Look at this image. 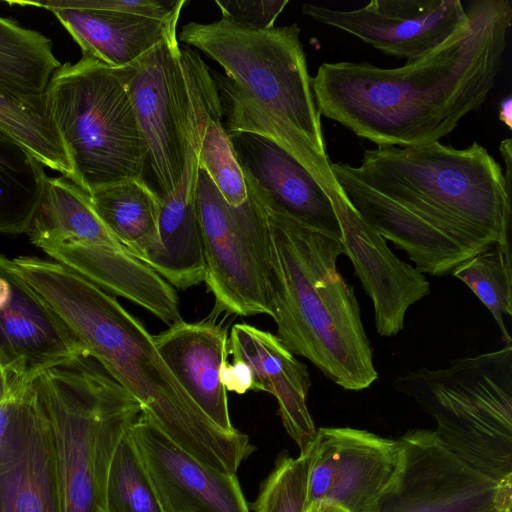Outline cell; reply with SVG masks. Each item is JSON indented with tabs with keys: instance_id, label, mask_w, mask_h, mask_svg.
Here are the masks:
<instances>
[{
	"instance_id": "6da1fadb",
	"label": "cell",
	"mask_w": 512,
	"mask_h": 512,
	"mask_svg": "<svg viewBox=\"0 0 512 512\" xmlns=\"http://www.w3.org/2000/svg\"><path fill=\"white\" fill-rule=\"evenodd\" d=\"M477 142L377 146L357 167L331 163L355 211L403 250L420 273L441 277L497 243H511L512 162Z\"/></svg>"
},
{
	"instance_id": "7a4b0ae2",
	"label": "cell",
	"mask_w": 512,
	"mask_h": 512,
	"mask_svg": "<svg viewBox=\"0 0 512 512\" xmlns=\"http://www.w3.org/2000/svg\"><path fill=\"white\" fill-rule=\"evenodd\" d=\"M466 11L461 31L401 67L321 64L312 77L320 115L377 146L439 142L486 101L507 47L510 0H477Z\"/></svg>"
},
{
	"instance_id": "3957f363",
	"label": "cell",
	"mask_w": 512,
	"mask_h": 512,
	"mask_svg": "<svg viewBox=\"0 0 512 512\" xmlns=\"http://www.w3.org/2000/svg\"><path fill=\"white\" fill-rule=\"evenodd\" d=\"M13 262L86 355L140 403L155 428L200 462L236 474L254 451L248 436L220 429L202 412L162 359L153 336L111 294L54 260L19 256Z\"/></svg>"
},
{
	"instance_id": "277c9868",
	"label": "cell",
	"mask_w": 512,
	"mask_h": 512,
	"mask_svg": "<svg viewBox=\"0 0 512 512\" xmlns=\"http://www.w3.org/2000/svg\"><path fill=\"white\" fill-rule=\"evenodd\" d=\"M263 207L270 229L263 273L277 337L340 387H370L378 373L354 289L337 269L341 241Z\"/></svg>"
},
{
	"instance_id": "5b68a950",
	"label": "cell",
	"mask_w": 512,
	"mask_h": 512,
	"mask_svg": "<svg viewBox=\"0 0 512 512\" xmlns=\"http://www.w3.org/2000/svg\"><path fill=\"white\" fill-rule=\"evenodd\" d=\"M32 383L57 444L61 512H105L108 463L142 413L140 403L88 356L47 369Z\"/></svg>"
},
{
	"instance_id": "8992f818",
	"label": "cell",
	"mask_w": 512,
	"mask_h": 512,
	"mask_svg": "<svg viewBox=\"0 0 512 512\" xmlns=\"http://www.w3.org/2000/svg\"><path fill=\"white\" fill-rule=\"evenodd\" d=\"M393 387L436 421L441 445L495 480H512V345L408 371Z\"/></svg>"
},
{
	"instance_id": "52a82bcc",
	"label": "cell",
	"mask_w": 512,
	"mask_h": 512,
	"mask_svg": "<svg viewBox=\"0 0 512 512\" xmlns=\"http://www.w3.org/2000/svg\"><path fill=\"white\" fill-rule=\"evenodd\" d=\"M127 68L82 57L61 64L45 94L70 163L69 179L88 194L141 180L143 148L127 89Z\"/></svg>"
},
{
	"instance_id": "ba28073f",
	"label": "cell",
	"mask_w": 512,
	"mask_h": 512,
	"mask_svg": "<svg viewBox=\"0 0 512 512\" xmlns=\"http://www.w3.org/2000/svg\"><path fill=\"white\" fill-rule=\"evenodd\" d=\"M300 32L296 23L259 30L221 17L185 24L178 41L217 62L239 89L328 156Z\"/></svg>"
},
{
	"instance_id": "9c48e42d",
	"label": "cell",
	"mask_w": 512,
	"mask_h": 512,
	"mask_svg": "<svg viewBox=\"0 0 512 512\" xmlns=\"http://www.w3.org/2000/svg\"><path fill=\"white\" fill-rule=\"evenodd\" d=\"M126 81L142 141L141 181L161 203L180 180L191 124L177 32L128 67Z\"/></svg>"
},
{
	"instance_id": "30bf717a",
	"label": "cell",
	"mask_w": 512,
	"mask_h": 512,
	"mask_svg": "<svg viewBox=\"0 0 512 512\" xmlns=\"http://www.w3.org/2000/svg\"><path fill=\"white\" fill-rule=\"evenodd\" d=\"M398 441V471L371 512H512V480L471 468L433 431L409 430Z\"/></svg>"
},
{
	"instance_id": "8fae6325",
	"label": "cell",
	"mask_w": 512,
	"mask_h": 512,
	"mask_svg": "<svg viewBox=\"0 0 512 512\" xmlns=\"http://www.w3.org/2000/svg\"><path fill=\"white\" fill-rule=\"evenodd\" d=\"M196 206L207 265L205 283L220 313L251 316L272 310L266 282L247 234L249 205H229L199 168Z\"/></svg>"
},
{
	"instance_id": "7c38bea8",
	"label": "cell",
	"mask_w": 512,
	"mask_h": 512,
	"mask_svg": "<svg viewBox=\"0 0 512 512\" xmlns=\"http://www.w3.org/2000/svg\"><path fill=\"white\" fill-rule=\"evenodd\" d=\"M0 512H61L57 444L32 382L0 405Z\"/></svg>"
},
{
	"instance_id": "4fadbf2b",
	"label": "cell",
	"mask_w": 512,
	"mask_h": 512,
	"mask_svg": "<svg viewBox=\"0 0 512 512\" xmlns=\"http://www.w3.org/2000/svg\"><path fill=\"white\" fill-rule=\"evenodd\" d=\"M302 12L407 61L435 50L468 23L459 0H372L355 10L304 3Z\"/></svg>"
},
{
	"instance_id": "5bb4252c",
	"label": "cell",
	"mask_w": 512,
	"mask_h": 512,
	"mask_svg": "<svg viewBox=\"0 0 512 512\" xmlns=\"http://www.w3.org/2000/svg\"><path fill=\"white\" fill-rule=\"evenodd\" d=\"M226 131L246 186L267 209L341 240L331 198L292 155L256 133Z\"/></svg>"
},
{
	"instance_id": "9a60e30c",
	"label": "cell",
	"mask_w": 512,
	"mask_h": 512,
	"mask_svg": "<svg viewBox=\"0 0 512 512\" xmlns=\"http://www.w3.org/2000/svg\"><path fill=\"white\" fill-rule=\"evenodd\" d=\"M128 434L164 512H250L236 474L200 462L142 413Z\"/></svg>"
},
{
	"instance_id": "2e32d148",
	"label": "cell",
	"mask_w": 512,
	"mask_h": 512,
	"mask_svg": "<svg viewBox=\"0 0 512 512\" xmlns=\"http://www.w3.org/2000/svg\"><path fill=\"white\" fill-rule=\"evenodd\" d=\"M341 230L343 253L374 307L380 336H395L408 308L430 293L424 274L400 260L386 240L355 211L345 197L333 203Z\"/></svg>"
},
{
	"instance_id": "e0dca14e",
	"label": "cell",
	"mask_w": 512,
	"mask_h": 512,
	"mask_svg": "<svg viewBox=\"0 0 512 512\" xmlns=\"http://www.w3.org/2000/svg\"><path fill=\"white\" fill-rule=\"evenodd\" d=\"M10 292L0 305V361L26 382L43 371L87 356L58 315L0 254Z\"/></svg>"
},
{
	"instance_id": "ac0fdd59",
	"label": "cell",
	"mask_w": 512,
	"mask_h": 512,
	"mask_svg": "<svg viewBox=\"0 0 512 512\" xmlns=\"http://www.w3.org/2000/svg\"><path fill=\"white\" fill-rule=\"evenodd\" d=\"M233 361L246 364L252 374V388L272 394L278 403L282 423L300 449L309 451L316 428L307 407L311 386L306 365L301 363L277 335L247 323L235 324L228 338Z\"/></svg>"
},
{
	"instance_id": "d6986e66",
	"label": "cell",
	"mask_w": 512,
	"mask_h": 512,
	"mask_svg": "<svg viewBox=\"0 0 512 512\" xmlns=\"http://www.w3.org/2000/svg\"><path fill=\"white\" fill-rule=\"evenodd\" d=\"M215 318L182 320L153 338L162 359L202 412L220 429L234 432L220 376L229 354L228 332Z\"/></svg>"
},
{
	"instance_id": "ffe728a7",
	"label": "cell",
	"mask_w": 512,
	"mask_h": 512,
	"mask_svg": "<svg viewBox=\"0 0 512 512\" xmlns=\"http://www.w3.org/2000/svg\"><path fill=\"white\" fill-rule=\"evenodd\" d=\"M40 249L105 292L148 310L168 326L182 321L174 287L129 251L82 244H50Z\"/></svg>"
},
{
	"instance_id": "44dd1931",
	"label": "cell",
	"mask_w": 512,
	"mask_h": 512,
	"mask_svg": "<svg viewBox=\"0 0 512 512\" xmlns=\"http://www.w3.org/2000/svg\"><path fill=\"white\" fill-rule=\"evenodd\" d=\"M181 64L199 168L207 173L229 205L240 206L248 199V190L223 124L222 105L211 69L191 48H181Z\"/></svg>"
},
{
	"instance_id": "7402d4cb",
	"label": "cell",
	"mask_w": 512,
	"mask_h": 512,
	"mask_svg": "<svg viewBox=\"0 0 512 512\" xmlns=\"http://www.w3.org/2000/svg\"><path fill=\"white\" fill-rule=\"evenodd\" d=\"M198 172V150L190 139L180 180L161 202L160 253L148 264L170 285L182 290L204 282L207 272L196 206Z\"/></svg>"
},
{
	"instance_id": "603a6c76",
	"label": "cell",
	"mask_w": 512,
	"mask_h": 512,
	"mask_svg": "<svg viewBox=\"0 0 512 512\" xmlns=\"http://www.w3.org/2000/svg\"><path fill=\"white\" fill-rule=\"evenodd\" d=\"M51 12L79 45L82 57L121 69L135 65L177 32L181 10L166 19L93 9L63 8Z\"/></svg>"
},
{
	"instance_id": "cb8c5ba5",
	"label": "cell",
	"mask_w": 512,
	"mask_h": 512,
	"mask_svg": "<svg viewBox=\"0 0 512 512\" xmlns=\"http://www.w3.org/2000/svg\"><path fill=\"white\" fill-rule=\"evenodd\" d=\"M337 434V469L322 503L347 512H371L396 476L400 443L398 439L349 427L337 428Z\"/></svg>"
},
{
	"instance_id": "d4e9b609",
	"label": "cell",
	"mask_w": 512,
	"mask_h": 512,
	"mask_svg": "<svg viewBox=\"0 0 512 512\" xmlns=\"http://www.w3.org/2000/svg\"><path fill=\"white\" fill-rule=\"evenodd\" d=\"M27 235L39 248L82 244L128 251L104 225L90 195L65 176L45 179Z\"/></svg>"
},
{
	"instance_id": "484cf974",
	"label": "cell",
	"mask_w": 512,
	"mask_h": 512,
	"mask_svg": "<svg viewBox=\"0 0 512 512\" xmlns=\"http://www.w3.org/2000/svg\"><path fill=\"white\" fill-rule=\"evenodd\" d=\"M211 72L217 84L226 130L252 132L273 141L319 182L333 203L344 197L328 156L319 154L299 131L244 93L225 75Z\"/></svg>"
},
{
	"instance_id": "4316f807",
	"label": "cell",
	"mask_w": 512,
	"mask_h": 512,
	"mask_svg": "<svg viewBox=\"0 0 512 512\" xmlns=\"http://www.w3.org/2000/svg\"><path fill=\"white\" fill-rule=\"evenodd\" d=\"M92 205L112 235L147 265L160 253L161 203L141 180H126L91 194Z\"/></svg>"
},
{
	"instance_id": "83f0119b",
	"label": "cell",
	"mask_w": 512,
	"mask_h": 512,
	"mask_svg": "<svg viewBox=\"0 0 512 512\" xmlns=\"http://www.w3.org/2000/svg\"><path fill=\"white\" fill-rule=\"evenodd\" d=\"M60 66L49 38L0 16L1 92L29 104H45L50 80Z\"/></svg>"
},
{
	"instance_id": "f1b7e54d",
	"label": "cell",
	"mask_w": 512,
	"mask_h": 512,
	"mask_svg": "<svg viewBox=\"0 0 512 512\" xmlns=\"http://www.w3.org/2000/svg\"><path fill=\"white\" fill-rule=\"evenodd\" d=\"M43 167L0 131V234L27 233L47 178Z\"/></svg>"
},
{
	"instance_id": "f546056e",
	"label": "cell",
	"mask_w": 512,
	"mask_h": 512,
	"mask_svg": "<svg viewBox=\"0 0 512 512\" xmlns=\"http://www.w3.org/2000/svg\"><path fill=\"white\" fill-rule=\"evenodd\" d=\"M0 131L43 166L70 178V163L46 103L29 104L0 91Z\"/></svg>"
},
{
	"instance_id": "4dcf8cb0",
	"label": "cell",
	"mask_w": 512,
	"mask_h": 512,
	"mask_svg": "<svg viewBox=\"0 0 512 512\" xmlns=\"http://www.w3.org/2000/svg\"><path fill=\"white\" fill-rule=\"evenodd\" d=\"M452 276L465 283L491 312L506 345L512 338L504 318L512 316L511 243H497L458 266Z\"/></svg>"
},
{
	"instance_id": "1f68e13d",
	"label": "cell",
	"mask_w": 512,
	"mask_h": 512,
	"mask_svg": "<svg viewBox=\"0 0 512 512\" xmlns=\"http://www.w3.org/2000/svg\"><path fill=\"white\" fill-rule=\"evenodd\" d=\"M104 502L105 512H164L128 430L111 454Z\"/></svg>"
},
{
	"instance_id": "d6a6232c",
	"label": "cell",
	"mask_w": 512,
	"mask_h": 512,
	"mask_svg": "<svg viewBox=\"0 0 512 512\" xmlns=\"http://www.w3.org/2000/svg\"><path fill=\"white\" fill-rule=\"evenodd\" d=\"M309 453L281 456L261 484L254 512H306Z\"/></svg>"
},
{
	"instance_id": "836d02e7",
	"label": "cell",
	"mask_w": 512,
	"mask_h": 512,
	"mask_svg": "<svg viewBox=\"0 0 512 512\" xmlns=\"http://www.w3.org/2000/svg\"><path fill=\"white\" fill-rule=\"evenodd\" d=\"M337 428H320L308 451L306 512L315 511L328 495L337 469Z\"/></svg>"
},
{
	"instance_id": "e575fe53",
	"label": "cell",
	"mask_w": 512,
	"mask_h": 512,
	"mask_svg": "<svg viewBox=\"0 0 512 512\" xmlns=\"http://www.w3.org/2000/svg\"><path fill=\"white\" fill-rule=\"evenodd\" d=\"M10 4L34 6L49 11L63 8L93 9L153 19H166L182 10L185 0H45L12 1Z\"/></svg>"
},
{
	"instance_id": "d590c367",
	"label": "cell",
	"mask_w": 512,
	"mask_h": 512,
	"mask_svg": "<svg viewBox=\"0 0 512 512\" xmlns=\"http://www.w3.org/2000/svg\"><path fill=\"white\" fill-rule=\"evenodd\" d=\"M288 0H227L216 1L222 18L250 29H268L274 27L279 14L288 4Z\"/></svg>"
},
{
	"instance_id": "8d00e7d4",
	"label": "cell",
	"mask_w": 512,
	"mask_h": 512,
	"mask_svg": "<svg viewBox=\"0 0 512 512\" xmlns=\"http://www.w3.org/2000/svg\"><path fill=\"white\" fill-rule=\"evenodd\" d=\"M220 376L227 391L244 394L252 388L251 371L240 361L226 362L221 368Z\"/></svg>"
},
{
	"instance_id": "74e56055",
	"label": "cell",
	"mask_w": 512,
	"mask_h": 512,
	"mask_svg": "<svg viewBox=\"0 0 512 512\" xmlns=\"http://www.w3.org/2000/svg\"><path fill=\"white\" fill-rule=\"evenodd\" d=\"M31 382H26L0 361V405Z\"/></svg>"
},
{
	"instance_id": "f35d334b",
	"label": "cell",
	"mask_w": 512,
	"mask_h": 512,
	"mask_svg": "<svg viewBox=\"0 0 512 512\" xmlns=\"http://www.w3.org/2000/svg\"><path fill=\"white\" fill-rule=\"evenodd\" d=\"M512 104H511V97H507L504 99L500 105V119L503 121L509 129H511L512 124Z\"/></svg>"
},
{
	"instance_id": "ab89813d",
	"label": "cell",
	"mask_w": 512,
	"mask_h": 512,
	"mask_svg": "<svg viewBox=\"0 0 512 512\" xmlns=\"http://www.w3.org/2000/svg\"><path fill=\"white\" fill-rule=\"evenodd\" d=\"M313 512H347L345 509L327 503H322L315 511Z\"/></svg>"
}]
</instances>
